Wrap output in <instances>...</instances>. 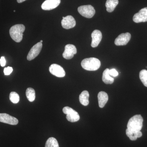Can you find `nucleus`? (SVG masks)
Instances as JSON below:
<instances>
[{
	"label": "nucleus",
	"instance_id": "obj_1",
	"mask_svg": "<svg viewBox=\"0 0 147 147\" xmlns=\"http://www.w3.org/2000/svg\"><path fill=\"white\" fill-rule=\"evenodd\" d=\"M144 119L140 115H135L129 119L127 124V129L131 131H141L143 127Z\"/></svg>",
	"mask_w": 147,
	"mask_h": 147
},
{
	"label": "nucleus",
	"instance_id": "obj_2",
	"mask_svg": "<svg viewBox=\"0 0 147 147\" xmlns=\"http://www.w3.org/2000/svg\"><path fill=\"white\" fill-rule=\"evenodd\" d=\"M25 30V27L23 24H16L11 28L9 34L11 37L17 42H21L23 39V32Z\"/></svg>",
	"mask_w": 147,
	"mask_h": 147
},
{
	"label": "nucleus",
	"instance_id": "obj_3",
	"mask_svg": "<svg viewBox=\"0 0 147 147\" xmlns=\"http://www.w3.org/2000/svg\"><path fill=\"white\" fill-rule=\"evenodd\" d=\"M82 66L84 69L88 71H96L100 68L101 63L98 59L95 58H86L81 63Z\"/></svg>",
	"mask_w": 147,
	"mask_h": 147
},
{
	"label": "nucleus",
	"instance_id": "obj_4",
	"mask_svg": "<svg viewBox=\"0 0 147 147\" xmlns=\"http://www.w3.org/2000/svg\"><path fill=\"white\" fill-rule=\"evenodd\" d=\"M63 112L67 115L66 119L69 121L75 122L80 119V116L78 113L70 107H64L63 109Z\"/></svg>",
	"mask_w": 147,
	"mask_h": 147
},
{
	"label": "nucleus",
	"instance_id": "obj_5",
	"mask_svg": "<svg viewBox=\"0 0 147 147\" xmlns=\"http://www.w3.org/2000/svg\"><path fill=\"white\" fill-rule=\"evenodd\" d=\"M78 11L81 15L87 18H92L95 13L94 7L91 5L81 6L78 7Z\"/></svg>",
	"mask_w": 147,
	"mask_h": 147
},
{
	"label": "nucleus",
	"instance_id": "obj_6",
	"mask_svg": "<svg viewBox=\"0 0 147 147\" xmlns=\"http://www.w3.org/2000/svg\"><path fill=\"white\" fill-rule=\"evenodd\" d=\"M49 71L54 76L60 78L64 77L65 75V71L63 68L57 64L51 65L49 67Z\"/></svg>",
	"mask_w": 147,
	"mask_h": 147
},
{
	"label": "nucleus",
	"instance_id": "obj_7",
	"mask_svg": "<svg viewBox=\"0 0 147 147\" xmlns=\"http://www.w3.org/2000/svg\"><path fill=\"white\" fill-rule=\"evenodd\" d=\"M42 46V43L40 42L34 45L29 52L27 56V59L28 61H31L37 57L41 51Z\"/></svg>",
	"mask_w": 147,
	"mask_h": 147
},
{
	"label": "nucleus",
	"instance_id": "obj_8",
	"mask_svg": "<svg viewBox=\"0 0 147 147\" xmlns=\"http://www.w3.org/2000/svg\"><path fill=\"white\" fill-rule=\"evenodd\" d=\"M131 37V34L129 33L121 34L116 38L115 44L117 46L126 45L130 40Z\"/></svg>",
	"mask_w": 147,
	"mask_h": 147
},
{
	"label": "nucleus",
	"instance_id": "obj_9",
	"mask_svg": "<svg viewBox=\"0 0 147 147\" xmlns=\"http://www.w3.org/2000/svg\"><path fill=\"white\" fill-rule=\"evenodd\" d=\"M77 53V50L74 45L67 44L65 45V51L63 54V56L64 59H70L73 57L74 55Z\"/></svg>",
	"mask_w": 147,
	"mask_h": 147
},
{
	"label": "nucleus",
	"instance_id": "obj_10",
	"mask_svg": "<svg viewBox=\"0 0 147 147\" xmlns=\"http://www.w3.org/2000/svg\"><path fill=\"white\" fill-rule=\"evenodd\" d=\"M133 20L136 23L147 22V7L142 9L139 12L134 14Z\"/></svg>",
	"mask_w": 147,
	"mask_h": 147
},
{
	"label": "nucleus",
	"instance_id": "obj_11",
	"mask_svg": "<svg viewBox=\"0 0 147 147\" xmlns=\"http://www.w3.org/2000/svg\"><path fill=\"white\" fill-rule=\"evenodd\" d=\"M0 122L11 125H16L18 123L16 118L6 113H0Z\"/></svg>",
	"mask_w": 147,
	"mask_h": 147
},
{
	"label": "nucleus",
	"instance_id": "obj_12",
	"mask_svg": "<svg viewBox=\"0 0 147 147\" xmlns=\"http://www.w3.org/2000/svg\"><path fill=\"white\" fill-rule=\"evenodd\" d=\"M61 0H46L41 5L43 10H50L54 9L59 5Z\"/></svg>",
	"mask_w": 147,
	"mask_h": 147
},
{
	"label": "nucleus",
	"instance_id": "obj_13",
	"mask_svg": "<svg viewBox=\"0 0 147 147\" xmlns=\"http://www.w3.org/2000/svg\"><path fill=\"white\" fill-rule=\"evenodd\" d=\"M76 21L73 16L68 15L64 17L61 21V25L63 28L69 29L76 26Z\"/></svg>",
	"mask_w": 147,
	"mask_h": 147
},
{
	"label": "nucleus",
	"instance_id": "obj_14",
	"mask_svg": "<svg viewBox=\"0 0 147 147\" xmlns=\"http://www.w3.org/2000/svg\"><path fill=\"white\" fill-rule=\"evenodd\" d=\"M92 41L91 46L92 47H97L101 41L102 34L101 32L98 30H94L91 34Z\"/></svg>",
	"mask_w": 147,
	"mask_h": 147
},
{
	"label": "nucleus",
	"instance_id": "obj_15",
	"mask_svg": "<svg viewBox=\"0 0 147 147\" xmlns=\"http://www.w3.org/2000/svg\"><path fill=\"white\" fill-rule=\"evenodd\" d=\"M98 105L100 108H102L105 106L108 100V94L105 92L101 91L98 94Z\"/></svg>",
	"mask_w": 147,
	"mask_h": 147
},
{
	"label": "nucleus",
	"instance_id": "obj_16",
	"mask_svg": "<svg viewBox=\"0 0 147 147\" xmlns=\"http://www.w3.org/2000/svg\"><path fill=\"white\" fill-rule=\"evenodd\" d=\"M89 94L86 90L84 91L79 95V101L81 104L84 106H87L89 103Z\"/></svg>",
	"mask_w": 147,
	"mask_h": 147
},
{
	"label": "nucleus",
	"instance_id": "obj_17",
	"mask_svg": "<svg viewBox=\"0 0 147 147\" xmlns=\"http://www.w3.org/2000/svg\"><path fill=\"white\" fill-rule=\"evenodd\" d=\"M118 3V0H107L105 3V6L107 11L108 12H113Z\"/></svg>",
	"mask_w": 147,
	"mask_h": 147
},
{
	"label": "nucleus",
	"instance_id": "obj_18",
	"mask_svg": "<svg viewBox=\"0 0 147 147\" xmlns=\"http://www.w3.org/2000/svg\"><path fill=\"white\" fill-rule=\"evenodd\" d=\"M109 70L110 69H106L102 74V81L106 84H113L114 82V78L110 76L109 74Z\"/></svg>",
	"mask_w": 147,
	"mask_h": 147
},
{
	"label": "nucleus",
	"instance_id": "obj_19",
	"mask_svg": "<svg viewBox=\"0 0 147 147\" xmlns=\"http://www.w3.org/2000/svg\"><path fill=\"white\" fill-rule=\"evenodd\" d=\"M126 134L127 137L131 141H135L137 138H140L142 136V133L141 131H129L127 129L126 130Z\"/></svg>",
	"mask_w": 147,
	"mask_h": 147
},
{
	"label": "nucleus",
	"instance_id": "obj_20",
	"mask_svg": "<svg viewBox=\"0 0 147 147\" xmlns=\"http://www.w3.org/2000/svg\"><path fill=\"white\" fill-rule=\"evenodd\" d=\"M26 95L29 101L33 102L34 101L36 97L34 90L32 88H28L26 91Z\"/></svg>",
	"mask_w": 147,
	"mask_h": 147
},
{
	"label": "nucleus",
	"instance_id": "obj_21",
	"mask_svg": "<svg viewBox=\"0 0 147 147\" xmlns=\"http://www.w3.org/2000/svg\"><path fill=\"white\" fill-rule=\"evenodd\" d=\"M45 147H59L57 139L54 137H50L47 139Z\"/></svg>",
	"mask_w": 147,
	"mask_h": 147
},
{
	"label": "nucleus",
	"instance_id": "obj_22",
	"mask_svg": "<svg viewBox=\"0 0 147 147\" xmlns=\"http://www.w3.org/2000/svg\"><path fill=\"white\" fill-rule=\"evenodd\" d=\"M139 77L142 83L146 87H147V70L143 69L139 73Z\"/></svg>",
	"mask_w": 147,
	"mask_h": 147
},
{
	"label": "nucleus",
	"instance_id": "obj_23",
	"mask_svg": "<svg viewBox=\"0 0 147 147\" xmlns=\"http://www.w3.org/2000/svg\"><path fill=\"white\" fill-rule=\"evenodd\" d=\"M9 99L11 102L14 104L18 103L20 100L19 95L16 92H12L9 94Z\"/></svg>",
	"mask_w": 147,
	"mask_h": 147
},
{
	"label": "nucleus",
	"instance_id": "obj_24",
	"mask_svg": "<svg viewBox=\"0 0 147 147\" xmlns=\"http://www.w3.org/2000/svg\"><path fill=\"white\" fill-rule=\"evenodd\" d=\"M13 70L12 67H5L4 69V73L5 75H9L12 72Z\"/></svg>",
	"mask_w": 147,
	"mask_h": 147
},
{
	"label": "nucleus",
	"instance_id": "obj_25",
	"mask_svg": "<svg viewBox=\"0 0 147 147\" xmlns=\"http://www.w3.org/2000/svg\"><path fill=\"white\" fill-rule=\"evenodd\" d=\"M109 73L110 76H113V77H116V76H118L119 75L118 72L115 69H110Z\"/></svg>",
	"mask_w": 147,
	"mask_h": 147
},
{
	"label": "nucleus",
	"instance_id": "obj_26",
	"mask_svg": "<svg viewBox=\"0 0 147 147\" xmlns=\"http://www.w3.org/2000/svg\"><path fill=\"white\" fill-rule=\"evenodd\" d=\"M6 62L5 58L4 57H2L0 59V64L2 67H4L5 65Z\"/></svg>",
	"mask_w": 147,
	"mask_h": 147
},
{
	"label": "nucleus",
	"instance_id": "obj_27",
	"mask_svg": "<svg viewBox=\"0 0 147 147\" xmlns=\"http://www.w3.org/2000/svg\"><path fill=\"white\" fill-rule=\"evenodd\" d=\"M26 1V0H17V1L18 3H21Z\"/></svg>",
	"mask_w": 147,
	"mask_h": 147
},
{
	"label": "nucleus",
	"instance_id": "obj_28",
	"mask_svg": "<svg viewBox=\"0 0 147 147\" xmlns=\"http://www.w3.org/2000/svg\"><path fill=\"white\" fill-rule=\"evenodd\" d=\"M42 41H42V40H40V42H41V43H42Z\"/></svg>",
	"mask_w": 147,
	"mask_h": 147
},
{
	"label": "nucleus",
	"instance_id": "obj_29",
	"mask_svg": "<svg viewBox=\"0 0 147 147\" xmlns=\"http://www.w3.org/2000/svg\"><path fill=\"white\" fill-rule=\"evenodd\" d=\"M15 11H15V10L13 11H14V12H15Z\"/></svg>",
	"mask_w": 147,
	"mask_h": 147
}]
</instances>
